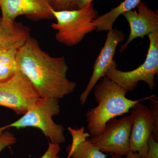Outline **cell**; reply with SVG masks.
I'll return each instance as SVG.
<instances>
[{
  "label": "cell",
  "instance_id": "cell-1",
  "mask_svg": "<svg viewBox=\"0 0 158 158\" xmlns=\"http://www.w3.org/2000/svg\"><path fill=\"white\" fill-rule=\"evenodd\" d=\"M18 69L28 80L41 98L60 99L74 91L75 82L67 78L65 57L51 56L37 40L30 37L16 54Z\"/></svg>",
  "mask_w": 158,
  "mask_h": 158
},
{
  "label": "cell",
  "instance_id": "cell-2",
  "mask_svg": "<svg viewBox=\"0 0 158 158\" xmlns=\"http://www.w3.org/2000/svg\"><path fill=\"white\" fill-rule=\"evenodd\" d=\"M102 78L94 88L98 105L89 109L86 114L87 128L91 136L101 135L108 121L127 113L136 104L152 96L136 100L130 99L126 97L127 90L107 77Z\"/></svg>",
  "mask_w": 158,
  "mask_h": 158
},
{
  "label": "cell",
  "instance_id": "cell-3",
  "mask_svg": "<svg viewBox=\"0 0 158 158\" xmlns=\"http://www.w3.org/2000/svg\"><path fill=\"white\" fill-rule=\"evenodd\" d=\"M59 100L40 98L22 117L6 126L0 127V131L9 128L17 129L28 127L39 129L51 143L61 144L65 141L64 128L62 125L55 123L53 116L59 115L60 108Z\"/></svg>",
  "mask_w": 158,
  "mask_h": 158
},
{
  "label": "cell",
  "instance_id": "cell-4",
  "mask_svg": "<svg viewBox=\"0 0 158 158\" xmlns=\"http://www.w3.org/2000/svg\"><path fill=\"white\" fill-rule=\"evenodd\" d=\"M56 23L52 28L57 31L56 38L58 42L69 47L78 44L87 34L95 31L93 21L98 17L93 3L82 9L65 11L52 10Z\"/></svg>",
  "mask_w": 158,
  "mask_h": 158
},
{
  "label": "cell",
  "instance_id": "cell-5",
  "mask_svg": "<svg viewBox=\"0 0 158 158\" xmlns=\"http://www.w3.org/2000/svg\"><path fill=\"white\" fill-rule=\"evenodd\" d=\"M149 46L145 61L134 70L122 71L117 69L114 61L108 69L106 76L128 91L135 89L138 82L144 81L151 90L156 85L155 77L158 74V31L148 34Z\"/></svg>",
  "mask_w": 158,
  "mask_h": 158
},
{
  "label": "cell",
  "instance_id": "cell-6",
  "mask_svg": "<svg viewBox=\"0 0 158 158\" xmlns=\"http://www.w3.org/2000/svg\"><path fill=\"white\" fill-rule=\"evenodd\" d=\"M40 98L27 78L19 70L10 78L0 82V106L23 115Z\"/></svg>",
  "mask_w": 158,
  "mask_h": 158
},
{
  "label": "cell",
  "instance_id": "cell-7",
  "mask_svg": "<svg viewBox=\"0 0 158 158\" xmlns=\"http://www.w3.org/2000/svg\"><path fill=\"white\" fill-rule=\"evenodd\" d=\"M131 129V116L113 118L107 123L101 135L92 136L90 141L103 152L122 156L131 151L130 139Z\"/></svg>",
  "mask_w": 158,
  "mask_h": 158
},
{
  "label": "cell",
  "instance_id": "cell-8",
  "mask_svg": "<svg viewBox=\"0 0 158 158\" xmlns=\"http://www.w3.org/2000/svg\"><path fill=\"white\" fill-rule=\"evenodd\" d=\"M0 8L2 22L8 27L22 15L35 21L54 19L51 0H0Z\"/></svg>",
  "mask_w": 158,
  "mask_h": 158
},
{
  "label": "cell",
  "instance_id": "cell-9",
  "mask_svg": "<svg viewBox=\"0 0 158 158\" xmlns=\"http://www.w3.org/2000/svg\"><path fill=\"white\" fill-rule=\"evenodd\" d=\"M131 109L130 150L142 158L147 153L148 141L153 133L154 122L149 108L141 102Z\"/></svg>",
  "mask_w": 158,
  "mask_h": 158
},
{
  "label": "cell",
  "instance_id": "cell-10",
  "mask_svg": "<svg viewBox=\"0 0 158 158\" xmlns=\"http://www.w3.org/2000/svg\"><path fill=\"white\" fill-rule=\"evenodd\" d=\"M125 35L121 31L112 29L108 31L107 36L103 47L102 48L93 65V72L88 85L81 94L80 101L84 105L91 90L98 82L106 76L113 60L116 48L120 43L124 40Z\"/></svg>",
  "mask_w": 158,
  "mask_h": 158
},
{
  "label": "cell",
  "instance_id": "cell-11",
  "mask_svg": "<svg viewBox=\"0 0 158 158\" xmlns=\"http://www.w3.org/2000/svg\"><path fill=\"white\" fill-rule=\"evenodd\" d=\"M136 7L138 11L130 10L122 14L129 24L130 33L127 40L120 48V53L134 39L138 37L143 38L146 35L158 31V10L152 11L141 0Z\"/></svg>",
  "mask_w": 158,
  "mask_h": 158
},
{
  "label": "cell",
  "instance_id": "cell-12",
  "mask_svg": "<svg viewBox=\"0 0 158 158\" xmlns=\"http://www.w3.org/2000/svg\"><path fill=\"white\" fill-rule=\"evenodd\" d=\"M28 28L19 23L13 27L5 26L0 17V49L16 44H22L30 37Z\"/></svg>",
  "mask_w": 158,
  "mask_h": 158
},
{
  "label": "cell",
  "instance_id": "cell-13",
  "mask_svg": "<svg viewBox=\"0 0 158 158\" xmlns=\"http://www.w3.org/2000/svg\"><path fill=\"white\" fill-rule=\"evenodd\" d=\"M141 0H124L111 11L98 16L93 21L96 32L108 31L113 29V24L119 15L125 12L135 9Z\"/></svg>",
  "mask_w": 158,
  "mask_h": 158
},
{
  "label": "cell",
  "instance_id": "cell-14",
  "mask_svg": "<svg viewBox=\"0 0 158 158\" xmlns=\"http://www.w3.org/2000/svg\"><path fill=\"white\" fill-rule=\"evenodd\" d=\"M23 44L0 49V82L10 78L18 70L16 54Z\"/></svg>",
  "mask_w": 158,
  "mask_h": 158
},
{
  "label": "cell",
  "instance_id": "cell-15",
  "mask_svg": "<svg viewBox=\"0 0 158 158\" xmlns=\"http://www.w3.org/2000/svg\"><path fill=\"white\" fill-rule=\"evenodd\" d=\"M72 158H107L106 156L94 146L90 140L83 141L71 155Z\"/></svg>",
  "mask_w": 158,
  "mask_h": 158
},
{
  "label": "cell",
  "instance_id": "cell-16",
  "mask_svg": "<svg viewBox=\"0 0 158 158\" xmlns=\"http://www.w3.org/2000/svg\"><path fill=\"white\" fill-rule=\"evenodd\" d=\"M68 130L72 138L71 144L69 145L66 148V150L68 153V158H69L71 155L79 144L87 140V138L91 136L89 133L85 132V127H82L79 129L69 127Z\"/></svg>",
  "mask_w": 158,
  "mask_h": 158
},
{
  "label": "cell",
  "instance_id": "cell-17",
  "mask_svg": "<svg viewBox=\"0 0 158 158\" xmlns=\"http://www.w3.org/2000/svg\"><path fill=\"white\" fill-rule=\"evenodd\" d=\"M149 99V109L154 122L152 136L155 139L158 141V98L155 95H152Z\"/></svg>",
  "mask_w": 158,
  "mask_h": 158
},
{
  "label": "cell",
  "instance_id": "cell-18",
  "mask_svg": "<svg viewBox=\"0 0 158 158\" xmlns=\"http://www.w3.org/2000/svg\"><path fill=\"white\" fill-rule=\"evenodd\" d=\"M52 7L55 11L77 9L76 0H51Z\"/></svg>",
  "mask_w": 158,
  "mask_h": 158
},
{
  "label": "cell",
  "instance_id": "cell-19",
  "mask_svg": "<svg viewBox=\"0 0 158 158\" xmlns=\"http://www.w3.org/2000/svg\"><path fill=\"white\" fill-rule=\"evenodd\" d=\"M17 139L12 133L8 131H0V152L6 147L15 144Z\"/></svg>",
  "mask_w": 158,
  "mask_h": 158
},
{
  "label": "cell",
  "instance_id": "cell-20",
  "mask_svg": "<svg viewBox=\"0 0 158 158\" xmlns=\"http://www.w3.org/2000/svg\"><path fill=\"white\" fill-rule=\"evenodd\" d=\"M141 158H158V141L155 139L152 135L148 141L146 155Z\"/></svg>",
  "mask_w": 158,
  "mask_h": 158
},
{
  "label": "cell",
  "instance_id": "cell-21",
  "mask_svg": "<svg viewBox=\"0 0 158 158\" xmlns=\"http://www.w3.org/2000/svg\"><path fill=\"white\" fill-rule=\"evenodd\" d=\"M60 151V144L49 142L48 149L40 158H61L59 156Z\"/></svg>",
  "mask_w": 158,
  "mask_h": 158
},
{
  "label": "cell",
  "instance_id": "cell-22",
  "mask_svg": "<svg viewBox=\"0 0 158 158\" xmlns=\"http://www.w3.org/2000/svg\"><path fill=\"white\" fill-rule=\"evenodd\" d=\"M93 0H76V9H81L92 3Z\"/></svg>",
  "mask_w": 158,
  "mask_h": 158
},
{
  "label": "cell",
  "instance_id": "cell-23",
  "mask_svg": "<svg viewBox=\"0 0 158 158\" xmlns=\"http://www.w3.org/2000/svg\"><path fill=\"white\" fill-rule=\"evenodd\" d=\"M111 158H141L140 156L138 153L136 152H133L132 151H130V152L126 156L125 158L122 157L120 156L115 155L112 154Z\"/></svg>",
  "mask_w": 158,
  "mask_h": 158
}]
</instances>
